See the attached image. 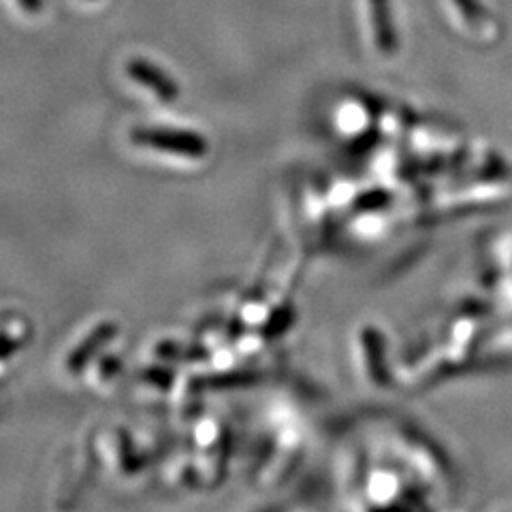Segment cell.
I'll return each instance as SVG.
<instances>
[{"mask_svg": "<svg viewBox=\"0 0 512 512\" xmlns=\"http://www.w3.org/2000/svg\"><path fill=\"white\" fill-rule=\"evenodd\" d=\"M18 3L26 13H39L43 7L41 0H18Z\"/></svg>", "mask_w": 512, "mask_h": 512, "instance_id": "cell-12", "label": "cell"}, {"mask_svg": "<svg viewBox=\"0 0 512 512\" xmlns=\"http://www.w3.org/2000/svg\"><path fill=\"white\" fill-rule=\"evenodd\" d=\"M293 320H295V310H293V306H288L286 303V306H282L280 310L271 314L263 333L267 335V338H278V335H282L288 327L293 325Z\"/></svg>", "mask_w": 512, "mask_h": 512, "instance_id": "cell-7", "label": "cell"}, {"mask_svg": "<svg viewBox=\"0 0 512 512\" xmlns=\"http://www.w3.org/2000/svg\"><path fill=\"white\" fill-rule=\"evenodd\" d=\"M156 355L163 361H175V363H201L210 359V350L199 344H175V342H163L156 346Z\"/></svg>", "mask_w": 512, "mask_h": 512, "instance_id": "cell-5", "label": "cell"}, {"mask_svg": "<svg viewBox=\"0 0 512 512\" xmlns=\"http://www.w3.org/2000/svg\"><path fill=\"white\" fill-rule=\"evenodd\" d=\"M131 141L143 148L169 152L192 160H201L210 152V141L197 131L169 126H135L131 128Z\"/></svg>", "mask_w": 512, "mask_h": 512, "instance_id": "cell-1", "label": "cell"}, {"mask_svg": "<svg viewBox=\"0 0 512 512\" xmlns=\"http://www.w3.org/2000/svg\"><path fill=\"white\" fill-rule=\"evenodd\" d=\"M141 378L154 384V387H158V389H169L175 382V374L171 370H167V367H148V370L141 372Z\"/></svg>", "mask_w": 512, "mask_h": 512, "instance_id": "cell-9", "label": "cell"}, {"mask_svg": "<svg viewBox=\"0 0 512 512\" xmlns=\"http://www.w3.org/2000/svg\"><path fill=\"white\" fill-rule=\"evenodd\" d=\"M370 13H372V24H374L378 47L384 54H393L397 39H395V26L391 20L389 0H370Z\"/></svg>", "mask_w": 512, "mask_h": 512, "instance_id": "cell-4", "label": "cell"}, {"mask_svg": "<svg viewBox=\"0 0 512 512\" xmlns=\"http://www.w3.org/2000/svg\"><path fill=\"white\" fill-rule=\"evenodd\" d=\"M126 73L135 82H139L143 88L154 92L160 101H175L180 96V86L171 75H167L163 69H158L146 58H131L126 62Z\"/></svg>", "mask_w": 512, "mask_h": 512, "instance_id": "cell-2", "label": "cell"}, {"mask_svg": "<svg viewBox=\"0 0 512 512\" xmlns=\"http://www.w3.org/2000/svg\"><path fill=\"white\" fill-rule=\"evenodd\" d=\"M259 378L250 372H233V374H214L210 378L201 380V387L205 389H231V387H246Z\"/></svg>", "mask_w": 512, "mask_h": 512, "instance_id": "cell-6", "label": "cell"}, {"mask_svg": "<svg viewBox=\"0 0 512 512\" xmlns=\"http://www.w3.org/2000/svg\"><path fill=\"white\" fill-rule=\"evenodd\" d=\"M20 348H22V342L18 338H11V335H7V333H0V361L13 357Z\"/></svg>", "mask_w": 512, "mask_h": 512, "instance_id": "cell-10", "label": "cell"}, {"mask_svg": "<svg viewBox=\"0 0 512 512\" xmlns=\"http://www.w3.org/2000/svg\"><path fill=\"white\" fill-rule=\"evenodd\" d=\"M118 335V325L114 320H105V323L96 325L86 338L84 342H79V346L73 348L71 355L67 357V370L71 374H79L82 370H86V365L99 355V352L114 340Z\"/></svg>", "mask_w": 512, "mask_h": 512, "instance_id": "cell-3", "label": "cell"}, {"mask_svg": "<svg viewBox=\"0 0 512 512\" xmlns=\"http://www.w3.org/2000/svg\"><path fill=\"white\" fill-rule=\"evenodd\" d=\"M363 340H365V350H367V357H370V367H372V374L376 380H382V363H380V338L378 333H374L372 329H367L363 333Z\"/></svg>", "mask_w": 512, "mask_h": 512, "instance_id": "cell-8", "label": "cell"}, {"mask_svg": "<svg viewBox=\"0 0 512 512\" xmlns=\"http://www.w3.org/2000/svg\"><path fill=\"white\" fill-rule=\"evenodd\" d=\"M124 436V444H122V453H120V457H122V463H124V468H126V472H135V470H139L141 466L137 461H133L135 459V448H133V444H131V440L126 438V434H122Z\"/></svg>", "mask_w": 512, "mask_h": 512, "instance_id": "cell-11", "label": "cell"}]
</instances>
